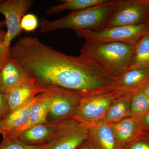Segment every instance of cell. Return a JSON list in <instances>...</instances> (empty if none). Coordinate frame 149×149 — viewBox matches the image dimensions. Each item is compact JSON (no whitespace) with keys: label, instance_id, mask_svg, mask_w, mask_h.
<instances>
[{"label":"cell","instance_id":"cell-2","mask_svg":"<svg viewBox=\"0 0 149 149\" xmlns=\"http://www.w3.org/2000/svg\"><path fill=\"white\" fill-rule=\"evenodd\" d=\"M117 0L77 11L71 12L62 18L51 20L40 19L39 25L41 33L61 29H78L97 31L103 29L112 13Z\"/></svg>","mask_w":149,"mask_h":149},{"label":"cell","instance_id":"cell-8","mask_svg":"<svg viewBox=\"0 0 149 149\" xmlns=\"http://www.w3.org/2000/svg\"><path fill=\"white\" fill-rule=\"evenodd\" d=\"M53 97L47 118L48 122L56 123L72 117L80 101L85 95L76 91L52 86Z\"/></svg>","mask_w":149,"mask_h":149},{"label":"cell","instance_id":"cell-33","mask_svg":"<svg viewBox=\"0 0 149 149\" xmlns=\"http://www.w3.org/2000/svg\"><path fill=\"white\" fill-rule=\"evenodd\" d=\"M0 70H1V68H0Z\"/></svg>","mask_w":149,"mask_h":149},{"label":"cell","instance_id":"cell-15","mask_svg":"<svg viewBox=\"0 0 149 149\" xmlns=\"http://www.w3.org/2000/svg\"><path fill=\"white\" fill-rule=\"evenodd\" d=\"M44 86L46 88L45 97L34 104L26 124L14 134H17L33 125L48 122L47 118L53 97V92L52 86Z\"/></svg>","mask_w":149,"mask_h":149},{"label":"cell","instance_id":"cell-7","mask_svg":"<svg viewBox=\"0 0 149 149\" xmlns=\"http://www.w3.org/2000/svg\"><path fill=\"white\" fill-rule=\"evenodd\" d=\"M102 93L83 96L72 117L86 124L99 120L105 115L118 92Z\"/></svg>","mask_w":149,"mask_h":149},{"label":"cell","instance_id":"cell-12","mask_svg":"<svg viewBox=\"0 0 149 149\" xmlns=\"http://www.w3.org/2000/svg\"><path fill=\"white\" fill-rule=\"evenodd\" d=\"M44 90V86L38 84L33 77L14 88L8 94L10 113L22 106Z\"/></svg>","mask_w":149,"mask_h":149},{"label":"cell","instance_id":"cell-5","mask_svg":"<svg viewBox=\"0 0 149 149\" xmlns=\"http://www.w3.org/2000/svg\"><path fill=\"white\" fill-rule=\"evenodd\" d=\"M53 136L45 149H77L89 137L88 124L72 117L56 123Z\"/></svg>","mask_w":149,"mask_h":149},{"label":"cell","instance_id":"cell-3","mask_svg":"<svg viewBox=\"0 0 149 149\" xmlns=\"http://www.w3.org/2000/svg\"><path fill=\"white\" fill-rule=\"evenodd\" d=\"M134 47L123 43L85 42L80 56L101 67L116 79L128 69Z\"/></svg>","mask_w":149,"mask_h":149},{"label":"cell","instance_id":"cell-6","mask_svg":"<svg viewBox=\"0 0 149 149\" xmlns=\"http://www.w3.org/2000/svg\"><path fill=\"white\" fill-rule=\"evenodd\" d=\"M148 22L149 5L146 0H117L103 29L135 26Z\"/></svg>","mask_w":149,"mask_h":149},{"label":"cell","instance_id":"cell-25","mask_svg":"<svg viewBox=\"0 0 149 149\" xmlns=\"http://www.w3.org/2000/svg\"><path fill=\"white\" fill-rule=\"evenodd\" d=\"M8 94L0 91V119H4L10 113L8 102Z\"/></svg>","mask_w":149,"mask_h":149},{"label":"cell","instance_id":"cell-20","mask_svg":"<svg viewBox=\"0 0 149 149\" xmlns=\"http://www.w3.org/2000/svg\"><path fill=\"white\" fill-rule=\"evenodd\" d=\"M132 95V93L129 92L124 98L110 107L105 116V123L118 121L131 114L129 101Z\"/></svg>","mask_w":149,"mask_h":149},{"label":"cell","instance_id":"cell-14","mask_svg":"<svg viewBox=\"0 0 149 149\" xmlns=\"http://www.w3.org/2000/svg\"><path fill=\"white\" fill-rule=\"evenodd\" d=\"M56 126V123L47 122L33 125L13 135H16L22 141L28 145H45L53 136Z\"/></svg>","mask_w":149,"mask_h":149},{"label":"cell","instance_id":"cell-31","mask_svg":"<svg viewBox=\"0 0 149 149\" xmlns=\"http://www.w3.org/2000/svg\"><path fill=\"white\" fill-rule=\"evenodd\" d=\"M3 119H0V132H1V130L2 129L3 127Z\"/></svg>","mask_w":149,"mask_h":149},{"label":"cell","instance_id":"cell-18","mask_svg":"<svg viewBox=\"0 0 149 149\" xmlns=\"http://www.w3.org/2000/svg\"><path fill=\"white\" fill-rule=\"evenodd\" d=\"M133 68H149V32L134 45L128 69Z\"/></svg>","mask_w":149,"mask_h":149},{"label":"cell","instance_id":"cell-4","mask_svg":"<svg viewBox=\"0 0 149 149\" xmlns=\"http://www.w3.org/2000/svg\"><path fill=\"white\" fill-rule=\"evenodd\" d=\"M78 37L92 44L120 43L134 46L146 33L149 32V22L132 26L117 27L97 30H75Z\"/></svg>","mask_w":149,"mask_h":149},{"label":"cell","instance_id":"cell-1","mask_svg":"<svg viewBox=\"0 0 149 149\" xmlns=\"http://www.w3.org/2000/svg\"><path fill=\"white\" fill-rule=\"evenodd\" d=\"M10 56L42 86L81 92L90 82L91 72L87 61L80 56L62 53L36 37L20 38L11 47Z\"/></svg>","mask_w":149,"mask_h":149},{"label":"cell","instance_id":"cell-17","mask_svg":"<svg viewBox=\"0 0 149 149\" xmlns=\"http://www.w3.org/2000/svg\"><path fill=\"white\" fill-rule=\"evenodd\" d=\"M89 141L96 149H120L112 127L106 123L95 125L89 129Z\"/></svg>","mask_w":149,"mask_h":149},{"label":"cell","instance_id":"cell-23","mask_svg":"<svg viewBox=\"0 0 149 149\" xmlns=\"http://www.w3.org/2000/svg\"><path fill=\"white\" fill-rule=\"evenodd\" d=\"M6 32L0 29V68L2 69L10 59L11 47H8L5 44Z\"/></svg>","mask_w":149,"mask_h":149},{"label":"cell","instance_id":"cell-29","mask_svg":"<svg viewBox=\"0 0 149 149\" xmlns=\"http://www.w3.org/2000/svg\"><path fill=\"white\" fill-rule=\"evenodd\" d=\"M142 91L143 92L145 95L149 99V83H148V84L144 87V88L143 89Z\"/></svg>","mask_w":149,"mask_h":149},{"label":"cell","instance_id":"cell-16","mask_svg":"<svg viewBox=\"0 0 149 149\" xmlns=\"http://www.w3.org/2000/svg\"><path fill=\"white\" fill-rule=\"evenodd\" d=\"M112 127L118 147H121L139 137L142 131V125L139 118L136 117L124 118Z\"/></svg>","mask_w":149,"mask_h":149},{"label":"cell","instance_id":"cell-28","mask_svg":"<svg viewBox=\"0 0 149 149\" xmlns=\"http://www.w3.org/2000/svg\"><path fill=\"white\" fill-rule=\"evenodd\" d=\"M77 149H96L89 140H87Z\"/></svg>","mask_w":149,"mask_h":149},{"label":"cell","instance_id":"cell-11","mask_svg":"<svg viewBox=\"0 0 149 149\" xmlns=\"http://www.w3.org/2000/svg\"><path fill=\"white\" fill-rule=\"evenodd\" d=\"M32 77L23 65L11 58L7 64L0 70V91L8 94Z\"/></svg>","mask_w":149,"mask_h":149},{"label":"cell","instance_id":"cell-10","mask_svg":"<svg viewBox=\"0 0 149 149\" xmlns=\"http://www.w3.org/2000/svg\"><path fill=\"white\" fill-rule=\"evenodd\" d=\"M44 87V91L42 93L22 106L10 113L3 120V127L0 132L3 137L14 134L26 124L32 106L45 95L46 88Z\"/></svg>","mask_w":149,"mask_h":149},{"label":"cell","instance_id":"cell-13","mask_svg":"<svg viewBox=\"0 0 149 149\" xmlns=\"http://www.w3.org/2000/svg\"><path fill=\"white\" fill-rule=\"evenodd\" d=\"M149 83V68L128 69L116 79V88L133 94Z\"/></svg>","mask_w":149,"mask_h":149},{"label":"cell","instance_id":"cell-30","mask_svg":"<svg viewBox=\"0 0 149 149\" xmlns=\"http://www.w3.org/2000/svg\"><path fill=\"white\" fill-rule=\"evenodd\" d=\"M6 26V23L5 20L0 21V29L2 28V27H4Z\"/></svg>","mask_w":149,"mask_h":149},{"label":"cell","instance_id":"cell-21","mask_svg":"<svg viewBox=\"0 0 149 149\" xmlns=\"http://www.w3.org/2000/svg\"><path fill=\"white\" fill-rule=\"evenodd\" d=\"M130 103V114L139 118L149 112V99L142 91L133 93Z\"/></svg>","mask_w":149,"mask_h":149},{"label":"cell","instance_id":"cell-19","mask_svg":"<svg viewBox=\"0 0 149 149\" xmlns=\"http://www.w3.org/2000/svg\"><path fill=\"white\" fill-rule=\"evenodd\" d=\"M111 0H66L61 4L55 5L48 9L47 14L59 13L66 10L71 12L82 10L109 2Z\"/></svg>","mask_w":149,"mask_h":149},{"label":"cell","instance_id":"cell-27","mask_svg":"<svg viewBox=\"0 0 149 149\" xmlns=\"http://www.w3.org/2000/svg\"><path fill=\"white\" fill-rule=\"evenodd\" d=\"M138 118L141 122L142 126H145L149 129V112Z\"/></svg>","mask_w":149,"mask_h":149},{"label":"cell","instance_id":"cell-26","mask_svg":"<svg viewBox=\"0 0 149 149\" xmlns=\"http://www.w3.org/2000/svg\"><path fill=\"white\" fill-rule=\"evenodd\" d=\"M127 149H149V139L136 140L128 147Z\"/></svg>","mask_w":149,"mask_h":149},{"label":"cell","instance_id":"cell-24","mask_svg":"<svg viewBox=\"0 0 149 149\" xmlns=\"http://www.w3.org/2000/svg\"><path fill=\"white\" fill-rule=\"evenodd\" d=\"M40 22L36 15L32 13L26 14L23 17L20 23L22 30L32 32L37 29Z\"/></svg>","mask_w":149,"mask_h":149},{"label":"cell","instance_id":"cell-9","mask_svg":"<svg viewBox=\"0 0 149 149\" xmlns=\"http://www.w3.org/2000/svg\"><path fill=\"white\" fill-rule=\"evenodd\" d=\"M34 2L32 0H6L0 3V14L5 17L7 28L5 44L8 47H10L11 41L22 32L20 26L22 19Z\"/></svg>","mask_w":149,"mask_h":149},{"label":"cell","instance_id":"cell-32","mask_svg":"<svg viewBox=\"0 0 149 149\" xmlns=\"http://www.w3.org/2000/svg\"><path fill=\"white\" fill-rule=\"evenodd\" d=\"M1 1H2L1 0H0V3H1Z\"/></svg>","mask_w":149,"mask_h":149},{"label":"cell","instance_id":"cell-22","mask_svg":"<svg viewBox=\"0 0 149 149\" xmlns=\"http://www.w3.org/2000/svg\"><path fill=\"white\" fill-rule=\"evenodd\" d=\"M45 145L33 146L25 143L15 135L3 137L0 149H45Z\"/></svg>","mask_w":149,"mask_h":149}]
</instances>
